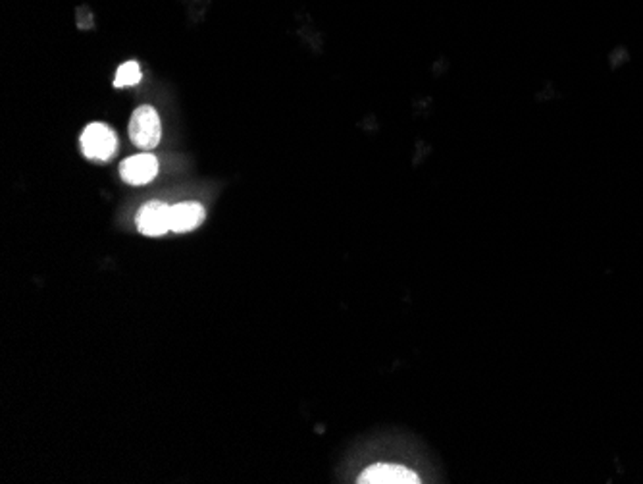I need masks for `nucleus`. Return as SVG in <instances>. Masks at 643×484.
<instances>
[{
    "label": "nucleus",
    "mask_w": 643,
    "mask_h": 484,
    "mask_svg": "<svg viewBox=\"0 0 643 484\" xmlns=\"http://www.w3.org/2000/svg\"><path fill=\"white\" fill-rule=\"evenodd\" d=\"M170 207L172 204H166L162 201H148L143 204L137 213V218H136L137 228L143 236L158 238V236H164V233L172 232L170 230Z\"/></svg>",
    "instance_id": "obj_3"
},
{
    "label": "nucleus",
    "mask_w": 643,
    "mask_h": 484,
    "mask_svg": "<svg viewBox=\"0 0 643 484\" xmlns=\"http://www.w3.org/2000/svg\"><path fill=\"white\" fill-rule=\"evenodd\" d=\"M206 218L204 207L201 203H175L170 207V230L172 232H191L199 228Z\"/></svg>",
    "instance_id": "obj_6"
},
{
    "label": "nucleus",
    "mask_w": 643,
    "mask_h": 484,
    "mask_svg": "<svg viewBox=\"0 0 643 484\" xmlns=\"http://www.w3.org/2000/svg\"><path fill=\"white\" fill-rule=\"evenodd\" d=\"M158 174V158L153 153H139L128 157L119 165V176L129 185H145L153 182Z\"/></svg>",
    "instance_id": "obj_4"
},
{
    "label": "nucleus",
    "mask_w": 643,
    "mask_h": 484,
    "mask_svg": "<svg viewBox=\"0 0 643 484\" xmlns=\"http://www.w3.org/2000/svg\"><path fill=\"white\" fill-rule=\"evenodd\" d=\"M129 138L139 147V149L145 151H151L158 145L162 138V124H160L158 112L153 107L143 105L131 114Z\"/></svg>",
    "instance_id": "obj_2"
},
{
    "label": "nucleus",
    "mask_w": 643,
    "mask_h": 484,
    "mask_svg": "<svg viewBox=\"0 0 643 484\" xmlns=\"http://www.w3.org/2000/svg\"><path fill=\"white\" fill-rule=\"evenodd\" d=\"M141 81V68L137 62H126L124 66H119L116 71V80H114V87H119V90H124V87H131L137 85Z\"/></svg>",
    "instance_id": "obj_7"
},
{
    "label": "nucleus",
    "mask_w": 643,
    "mask_h": 484,
    "mask_svg": "<svg viewBox=\"0 0 643 484\" xmlns=\"http://www.w3.org/2000/svg\"><path fill=\"white\" fill-rule=\"evenodd\" d=\"M80 145L87 158L110 160L118 151V136L110 126L102 122H93L83 129Z\"/></svg>",
    "instance_id": "obj_1"
},
{
    "label": "nucleus",
    "mask_w": 643,
    "mask_h": 484,
    "mask_svg": "<svg viewBox=\"0 0 643 484\" xmlns=\"http://www.w3.org/2000/svg\"><path fill=\"white\" fill-rule=\"evenodd\" d=\"M361 484H418L421 479L411 469L393 463H376L358 477Z\"/></svg>",
    "instance_id": "obj_5"
}]
</instances>
